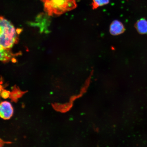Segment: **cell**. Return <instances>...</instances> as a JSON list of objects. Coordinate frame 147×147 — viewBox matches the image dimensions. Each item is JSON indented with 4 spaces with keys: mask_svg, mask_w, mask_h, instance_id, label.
Returning <instances> with one entry per match:
<instances>
[{
    "mask_svg": "<svg viewBox=\"0 0 147 147\" xmlns=\"http://www.w3.org/2000/svg\"><path fill=\"white\" fill-rule=\"evenodd\" d=\"M10 92L6 90H4L1 93V96L3 98L6 99L10 96Z\"/></svg>",
    "mask_w": 147,
    "mask_h": 147,
    "instance_id": "obj_8",
    "label": "cell"
},
{
    "mask_svg": "<svg viewBox=\"0 0 147 147\" xmlns=\"http://www.w3.org/2000/svg\"><path fill=\"white\" fill-rule=\"evenodd\" d=\"M22 29H16L11 23L3 16H0V45L11 49L19 41Z\"/></svg>",
    "mask_w": 147,
    "mask_h": 147,
    "instance_id": "obj_1",
    "label": "cell"
},
{
    "mask_svg": "<svg viewBox=\"0 0 147 147\" xmlns=\"http://www.w3.org/2000/svg\"><path fill=\"white\" fill-rule=\"evenodd\" d=\"M49 16H60L76 8V0H40Z\"/></svg>",
    "mask_w": 147,
    "mask_h": 147,
    "instance_id": "obj_2",
    "label": "cell"
},
{
    "mask_svg": "<svg viewBox=\"0 0 147 147\" xmlns=\"http://www.w3.org/2000/svg\"><path fill=\"white\" fill-rule=\"evenodd\" d=\"M125 30L124 25L118 20H114L110 26L109 32L113 36L119 35L123 33Z\"/></svg>",
    "mask_w": 147,
    "mask_h": 147,
    "instance_id": "obj_4",
    "label": "cell"
},
{
    "mask_svg": "<svg viewBox=\"0 0 147 147\" xmlns=\"http://www.w3.org/2000/svg\"><path fill=\"white\" fill-rule=\"evenodd\" d=\"M136 28L140 34H144L147 33V21L142 18L137 22L136 25Z\"/></svg>",
    "mask_w": 147,
    "mask_h": 147,
    "instance_id": "obj_5",
    "label": "cell"
},
{
    "mask_svg": "<svg viewBox=\"0 0 147 147\" xmlns=\"http://www.w3.org/2000/svg\"><path fill=\"white\" fill-rule=\"evenodd\" d=\"M3 145V141L0 139V146H2Z\"/></svg>",
    "mask_w": 147,
    "mask_h": 147,
    "instance_id": "obj_9",
    "label": "cell"
},
{
    "mask_svg": "<svg viewBox=\"0 0 147 147\" xmlns=\"http://www.w3.org/2000/svg\"><path fill=\"white\" fill-rule=\"evenodd\" d=\"M24 93V92H23L16 90L15 91L13 90L12 92L10 93V97L12 100H16L21 97Z\"/></svg>",
    "mask_w": 147,
    "mask_h": 147,
    "instance_id": "obj_7",
    "label": "cell"
},
{
    "mask_svg": "<svg viewBox=\"0 0 147 147\" xmlns=\"http://www.w3.org/2000/svg\"><path fill=\"white\" fill-rule=\"evenodd\" d=\"M1 86H0V92H1Z\"/></svg>",
    "mask_w": 147,
    "mask_h": 147,
    "instance_id": "obj_10",
    "label": "cell"
},
{
    "mask_svg": "<svg viewBox=\"0 0 147 147\" xmlns=\"http://www.w3.org/2000/svg\"><path fill=\"white\" fill-rule=\"evenodd\" d=\"M13 109L11 104L7 101L0 103V117L4 119H9L12 117Z\"/></svg>",
    "mask_w": 147,
    "mask_h": 147,
    "instance_id": "obj_3",
    "label": "cell"
},
{
    "mask_svg": "<svg viewBox=\"0 0 147 147\" xmlns=\"http://www.w3.org/2000/svg\"><path fill=\"white\" fill-rule=\"evenodd\" d=\"M110 0H92L91 5L93 10L108 4Z\"/></svg>",
    "mask_w": 147,
    "mask_h": 147,
    "instance_id": "obj_6",
    "label": "cell"
}]
</instances>
